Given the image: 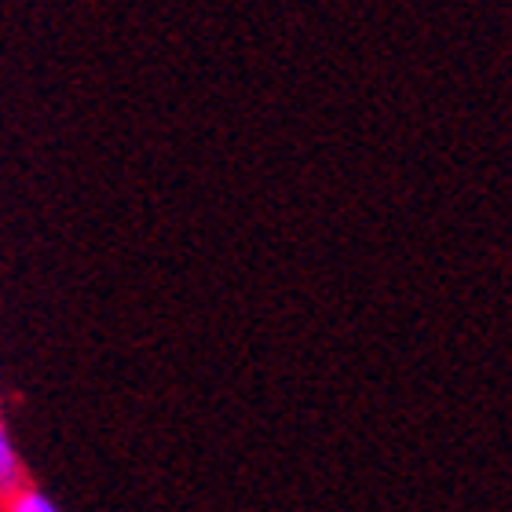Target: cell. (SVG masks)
<instances>
[{
  "label": "cell",
  "mask_w": 512,
  "mask_h": 512,
  "mask_svg": "<svg viewBox=\"0 0 512 512\" xmlns=\"http://www.w3.org/2000/svg\"><path fill=\"white\" fill-rule=\"evenodd\" d=\"M0 432H4V425H0Z\"/></svg>",
  "instance_id": "7a4b0ae2"
},
{
  "label": "cell",
  "mask_w": 512,
  "mask_h": 512,
  "mask_svg": "<svg viewBox=\"0 0 512 512\" xmlns=\"http://www.w3.org/2000/svg\"><path fill=\"white\" fill-rule=\"evenodd\" d=\"M8 512H59V505H55L48 494L33 491V487H22V491L11 494Z\"/></svg>",
  "instance_id": "6da1fadb"
}]
</instances>
